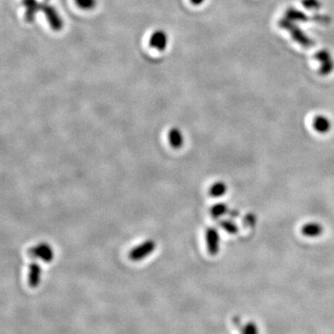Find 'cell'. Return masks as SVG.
Returning a JSON list of instances; mask_svg holds the SVG:
<instances>
[{
    "label": "cell",
    "instance_id": "6da1fadb",
    "mask_svg": "<svg viewBox=\"0 0 334 334\" xmlns=\"http://www.w3.org/2000/svg\"><path fill=\"white\" fill-rule=\"evenodd\" d=\"M155 248H156L155 242L153 240H148L136 246L134 249L131 250L129 253V258L135 262L141 261L145 257L149 256Z\"/></svg>",
    "mask_w": 334,
    "mask_h": 334
},
{
    "label": "cell",
    "instance_id": "7a4b0ae2",
    "mask_svg": "<svg viewBox=\"0 0 334 334\" xmlns=\"http://www.w3.org/2000/svg\"><path fill=\"white\" fill-rule=\"evenodd\" d=\"M29 255L41 259L46 263H50L54 258V252L49 243H39L29 250Z\"/></svg>",
    "mask_w": 334,
    "mask_h": 334
},
{
    "label": "cell",
    "instance_id": "3957f363",
    "mask_svg": "<svg viewBox=\"0 0 334 334\" xmlns=\"http://www.w3.org/2000/svg\"><path fill=\"white\" fill-rule=\"evenodd\" d=\"M41 10L46 15L51 28L55 31L62 30L64 26V21L58 13L57 10L55 9V7L50 6L47 2H43L41 3Z\"/></svg>",
    "mask_w": 334,
    "mask_h": 334
},
{
    "label": "cell",
    "instance_id": "277c9868",
    "mask_svg": "<svg viewBox=\"0 0 334 334\" xmlns=\"http://www.w3.org/2000/svg\"><path fill=\"white\" fill-rule=\"evenodd\" d=\"M207 249L210 255L215 256L219 251L220 245V236L215 228H209L205 233Z\"/></svg>",
    "mask_w": 334,
    "mask_h": 334
},
{
    "label": "cell",
    "instance_id": "5b68a950",
    "mask_svg": "<svg viewBox=\"0 0 334 334\" xmlns=\"http://www.w3.org/2000/svg\"><path fill=\"white\" fill-rule=\"evenodd\" d=\"M41 280V267L37 263H32L29 266L28 284L35 289L40 284Z\"/></svg>",
    "mask_w": 334,
    "mask_h": 334
},
{
    "label": "cell",
    "instance_id": "8992f818",
    "mask_svg": "<svg viewBox=\"0 0 334 334\" xmlns=\"http://www.w3.org/2000/svg\"><path fill=\"white\" fill-rule=\"evenodd\" d=\"M167 36L163 31H156L152 34L149 40V46L158 50H164L167 46Z\"/></svg>",
    "mask_w": 334,
    "mask_h": 334
},
{
    "label": "cell",
    "instance_id": "52a82bcc",
    "mask_svg": "<svg viewBox=\"0 0 334 334\" xmlns=\"http://www.w3.org/2000/svg\"><path fill=\"white\" fill-rule=\"evenodd\" d=\"M302 233L307 238H317L323 233V227L318 222H309L303 226Z\"/></svg>",
    "mask_w": 334,
    "mask_h": 334
},
{
    "label": "cell",
    "instance_id": "ba28073f",
    "mask_svg": "<svg viewBox=\"0 0 334 334\" xmlns=\"http://www.w3.org/2000/svg\"><path fill=\"white\" fill-rule=\"evenodd\" d=\"M313 126L317 132L320 134H326L332 128V123L326 116L319 115L315 118Z\"/></svg>",
    "mask_w": 334,
    "mask_h": 334
},
{
    "label": "cell",
    "instance_id": "9c48e42d",
    "mask_svg": "<svg viewBox=\"0 0 334 334\" xmlns=\"http://www.w3.org/2000/svg\"><path fill=\"white\" fill-rule=\"evenodd\" d=\"M168 140L174 149H180L184 144V137L178 128H172L168 132Z\"/></svg>",
    "mask_w": 334,
    "mask_h": 334
},
{
    "label": "cell",
    "instance_id": "30bf717a",
    "mask_svg": "<svg viewBox=\"0 0 334 334\" xmlns=\"http://www.w3.org/2000/svg\"><path fill=\"white\" fill-rule=\"evenodd\" d=\"M26 7V11H25V20L31 22L34 21L36 14L41 10V3L37 2L36 0H32L30 1L28 4L25 6Z\"/></svg>",
    "mask_w": 334,
    "mask_h": 334
},
{
    "label": "cell",
    "instance_id": "8fae6325",
    "mask_svg": "<svg viewBox=\"0 0 334 334\" xmlns=\"http://www.w3.org/2000/svg\"><path fill=\"white\" fill-rule=\"evenodd\" d=\"M227 191H228L227 184L222 182V181H218V182H215V183H213V185L211 186L209 192H210L211 196L218 198V197L224 196L227 193Z\"/></svg>",
    "mask_w": 334,
    "mask_h": 334
},
{
    "label": "cell",
    "instance_id": "7c38bea8",
    "mask_svg": "<svg viewBox=\"0 0 334 334\" xmlns=\"http://www.w3.org/2000/svg\"><path fill=\"white\" fill-rule=\"evenodd\" d=\"M228 208L225 203H217L211 209V214L213 218H219L228 213Z\"/></svg>",
    "mask_w": 334,
    "mask_h": 334
},
{
    "label": "cell",
    "instance_id": "4fadbf2b",
    "mask_svg": "<svg viewBox=\"0 0 334 334\" xmlns=\"http://www.w3.org/2000/svg\"><path fill=\"white\" fill-rule=\"evenodd\" d=\"M242 334H258V328L256 323L248 322L242 329Z\"/></svg>",
    "mask_w": 334,
    "mask_h": 334
},
{
    "label": "cell",
    "instance_id": "5bb4252c",
    "mask_svg": "<svg viewBox=\"0 0 334 334\" xmlns=\"http://www.w3.org/2000/svg\"><path fill=\"white\" fill-rule=\"evenodd\" d=\"M75 3L81 8L90 9V8L95 7L96 0H75Z\"/></svg>",
    "mask_w": 334,
    "mask_h": 334
},
{
    "label": "cell",
    "instance_id": "9a60e30c",
    "mask_svg": "<svg viewBox=\"0 0 334 334\" xmlns=\"http://www.w3.org/2000/svg\"><path fill=\"white\" fill-rule=\"evenodd\" d=\"M222 228H225V230L228 233H235L237 231V227L233 222L230 221H224L221 224Z\"/></svg>",
    "mask_w": 334,
    "mask_h": 334
},
{
    "label": "cell",
    "instance_id": "2e32d148",
    "mask_svg": "<svg viewBox=\"0 0 334 334\" xmlns=\"http://www.w3.org/2000/svg\"><path fill=\"white\" fill-rule=\"evenodd\" d=\"M203 1H204V0H191V2H192V4H194V5H200V4H201Z\"/></svg>",
    "mask_w": 334,
    "mask_h": 334
},
{
    "label": "cell",
    "instance_id": "e0dca14e",
    "mask_svg": "<svg viewBox=\"0 0 334 334\" xmlns=\"http://www.w3.org/2000/svg\"><path fill=\"white\" fill-rule=\"evenodd\" d=\"M30 1H32V0H21V3H22L24 6H26Z\"/></svg>",
    "mask_w": 334,
    "mask_h": 334
},
{
    "label": "cell",
    "instance_id": "ac0fdd59",
    "mask_svg": "<svg viewBox=\"0 0 334 334\" xmlns=\"http://www.w3.org/2000/svg\"><path fill=\"white\" fill-rule=\"evenodd\" d=\"M46 1H49V0H46Z\"/></svg>",
    "mask_w": 334,
    "mask_h": 334
}]
</instances>
